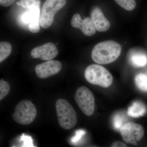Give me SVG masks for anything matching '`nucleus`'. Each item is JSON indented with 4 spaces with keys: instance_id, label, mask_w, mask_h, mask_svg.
<instances>
[{
    "instance_id": "obj_13",
    "label": "nucleus",
    "mask_w": 147,
    "mask_h": 147,
    "mask_svg": "<svg viewBox=\"0 0 147 147\" xmlns=\"http://www.w3.org/2000/svg\"><path fill=\"white\" fill-rule=\"evenodd\" d=\"M147 111V107L143 102L136 101L128 108L127 114L129 117L138 118L144 115Z\"/></svg>"
},
{
    "instance_id": "obj_12",
    "label": "nucleus",
    "mask_w": 147,
    "mask_h": 147,
    "mask_svg": "<svg viewBox=\"0 0 147 147\" xmlns=\"http://www.w3.org/2000/svg\"><path fill=\"white\" fill-rule=\"evenodd\" d=\"M129 59L135 67H144L147 64V55L141 51L131 50L129 55Z\"/></svg>"
},
{
    "instance_id": "obj_8",
    "label": "nucleus",
    "mask_w": 147,
    "mask_h": 147,
    "mask_svg": "<svg viewBox=\"0 0 147 147\" xmlns=\"http://www.w3.org/2000/svg\"><path fill=\"white\" fill-rule=\"evenodd\" d=\"M61 68L60 62L50 60L37 65L35 68V71L38 78L46 79L59 73Z\"/></svg>"
},
{
    "instance_id": "obj_24",
    "label": "nucleus",
    "mask_w": 147,
    "mask_h": 147,
    "mask_svg": "<svg viewBox=\"0 0 147 147\" xmlns=\"http://www.w3.org/2000/svg\"><path fill=\"white\" fill-rule=\"evenodd\" d=\"M111 147H127L126 145L123 143V142H113L112 143V144L111 145Z\"/></svg>"
},
{
    "instance_id": "obj_20",
    "label": "nucleus",
    "mask_w": 147,
    "mask_h": 147,
    "mask_svg": "<svg viewBox=\"0 0 147 147\" xmlns=\"http://www.w3.org/2000/svg\"><path fill=\"white\" fill-rule=\"evenodd\" d=\"M125 119L123 118V116L121 115L120 114L116 115L113 118V126L116 129L120 130L122 126L124 124L123 123Z\"/></svg>"
},
{
    "instance_id": "obj_25",
    "label": "nucleus",
    "mask_w": 147,
    "mask_h": 147,
    "mask_svg": "<svg viewBox=\"0 0 147 147\" xmlns=\"http://www.w3.org/2000/svg\"></svg>"
},
{
    "instance_id": "obj_16",
    "label": "nucleus",
    "mask_w": 147,
    "mask_h": 147,
    "mask_svg": "<svg viewBox=\"0 0 147 147\" xmlns=\"http://www.w3.org/2000/svg\"><path fill=\"white\" fill-rule=\"evenodd\" d=\"M135 84L139 90L147 92V75L144 74H139L135 78Z\"/></svg>"
},
{
    "instance_id": "obj_21",
    "label": "nucleus",
    "mask_w": 147,
    "mask_h": 147,
    "mask_svg": "<svg viewBox=\"0 0 147 147\" xmlns=\"http://www.w3.org/2000/svg\"><path fill=\"white\" fill-rule=\"evenodd\" d=\"M39 21H34L29 24L28 29L33 33H36L40 30Z\"/></svg>"
},
{
    "instance_id": "obj_22",
    "label": "nucleus",
    "mask_w": 147,
    "mask_h": 147,
    "mask_svg": "<svg viewBox=\"0 0 147 147\" xmlns=\"http://www.w3.org/2000/svg\"><path fill=\"white\" fill-rule=\"evenodd\" d=\"M86 133V131L82 129H79L76 131L75 135L71 139L72 143H76L81 139L82 136Z\"/></svg>"
},
{
    "instance_id": "obj_2",
    "label": "nucleus",
    "mask_w": 147,
    "mask_h": 147,
    "mask_svg": "<svg viewBox=\"0 0 147 147\" xmlns=\"http://www.w3.org/2000/svg\"><path fill=\"white\" fill-rule=\"evenodd\" d=\"M56 108L58 122L62 128L69 129L75 126L77 121L76 113L67 100L58 99Z\"/></svg>"
},
{
    "instance_id": "obj_3",
    "label": "nucleus",
    "mask_w": 147,
    "mask_h": 147,
    "mask_svg": "<svg viewBox=\"0 0 147 147\" xmlns=\"http://www.w3.org/2000/svg\"><path fill=\"white\" fill-rule=\"evenodd\" d=\"M85 78L89 83L103 88L110 87L113 82L111 74L102 66L92 64L86 69Z\"/></svg>"
},
{
    "instance_id": "obj_14",
    "label": "nucleus",
    "mask_w": 147,
    "mask_h": 147,
    "mask_svg": "<svg viewBox=\"0 0 147 147\" xmlns=\"http://www.w3.org/2000/svg\"><path fill=\"white\" fill-rule=\"evenodd\" d=\"M40 15V8L28 9L22 15L21 20L24 24H29L34 21H39Z\"/></svg>"
},
{
    "instance_id": "obj_1",
    "label": "nucleus",
    "mask_w": 147,
    "mask_h": 147,
    "mask_svg": "<svg viewBox=\"0 0 147 147\" xmlns=\"http://www.w3.org/2000/svg\"><path fill=\"white\" fill-rule=\"evenodd\" d=\"M121 48L117 42L107 40L99 42L93 48L91 57L95 62L108 64L115 61L121 55Z\"/></svg>"
},
{
    "instance_id": "obj_6",
    "label": "nucleus",
    "mask_w": 147,
    "mask_h": 147,
    "mask_svg": "<svg viewBox=\"0 0 147 147\" xmlns=\"http://www.w3.org/2000/svg\"><path fill=\"white\" fill-rule=\"evenodd\" d=\"M76 103L85 115L90 116L94 110V98L92 92L87 87L82 86L77 90L74 95Z\"/></svg>"
},
{
    "instance_id": "obj_5",
    "label": "nucleus",
    "mask_w": 147,
    "mask_h": 147,
    "mask_svg": "<svg viewBox=\"0 0 147 147\" xmlns=\"http://www.w3.org/2000/svg\"><path fill=\"white\" fill-rule=\"evenodd\" d=\"M36 114V108L31 101L24 100L16 105L12 118L17 123L27 125L34 120Z\"/></svg>"
},
{
    "instance_id": "obj_18",
    "label": "nucleus",
    "mask_w": 147,
    "mask_h": 147,
    "mask_svg": "<svg viewBox=\"0 0 147 147\" xmlns=\"http://www.w3.org/2000/svg\"><path fill=\"white\" fill-rule=\"evenodd\" d=\"M21 5L23 8L31 9L34 8H40V0H20Z\"/></svg>"
},
{
    "instance_id": "obj_19",
    "label": "nucleus",
    "mask_w": 147,
    "mask_h": 147,
    "mask_svg": "<svg viewBox=\"0 0 147 147\" xmlns=\"http://www.w3.org/2000/svg\"><path fill=\"white\" fill-rule=\"evenodd\" d=\"M10 90V86L7 82L1 80L0 81V100L6 96Z\"/></svg>"
},
{
    "instance_id": "obj_23",
    "label": "nucleus",
    "mask_w": 147,
    "mask_h": 147,
    "mask_svg": "<svg viewBox=\"0 0 147 147\" xmlns=\"http://www.w3.org/2000/svg\"><path fill=\"white\" fill-rule=\"evenodd\" d=\"M16 0H0V4L3 7L11 5Z\"/></svg>"
},
{
    "instance_id": "obj_11",
    "label": "nucleus",
    "mask_w": 147,
    "mask_h": 147,
    "mask_svg": "<svg viewBox=\"0 0 147 147\" xmlns=\"http://www.w3.org/2000/svg\"><path fill=\"white\" fill-rule=\"evenodd\" d=\"M91 16L97 31L105 32L110 28V22L105 18L101 9L98 7H96L92 10Z\"/></svg>"
},
{
    "instance_id": "obj_17",
    "label": "nucleus",
    "mask_w": 147,
    "mask_h": 147,
    "mask_svg": "<svg viewBox=\"0 0 147 147\" xmlns=\"http://www.w3.org/2000/svg\"><path fill=\"white\" fill-rule=\"evenodd\" d=\"M121 7L127 11L133 10L136 6L134 0H115Z\"/></svg>"
},
{
    "instance_id": "obj_10",
    "label": "nucleus",
    "mask_w": 147,
    "mask_h": 147,
    "mask_svg": "<svg viewBox=\"0 0 147 147\" xmlns=\"http://www.w3.org/2000/svg\"><path fill=\"white\" fill-rule=\"evenodd\" d=\"M71 25L73 28L81 30L85 35L90 36L96 33V29L91 18L87 17L82 20L79 13L74 15L71 18Z\"/></svg>"
},
{
    "instance_id": "obj_7",
    "label": "nucleus",
    "mask_w": 147,
    "mask_h": 147,
    "mask_svg": "<svg viewBox=\"0 0 147 147\" xmlns=\"http://www.w3.org/2000/svg\"><path fill=\"white\" fill-rule=\"evenodd\" d=\"M122 138L127 144L137 145V142L144 137V130L143 127L134 122L125 123L120 129Z\"/></svg>"
},
{
    "instance_id": "obj_15",
    "label": "nucleus",
    "mask_w": 147,
    "mask_h": 147,
    "mask_svg": "<svg viewBox=\"0 0 147 147\" xmlns=\"http://www.w3.org/2000/svg\"><path fill=\"white\" fill-rule=\"evenodd\" d=\"M12 50L9 42L2 41L0 42V62L5 60L10 55Z\"/></svg>"
},
{
    "instance_id": "obj_4",
    "label": "nucleus",
    "mask_w": 147,
    "mask_h": 147,
    "mask_svg": "<svg viewBox=\"0 0 147 147\" xmlns=\"http://www.w3.org/2000/svg\"><path fill=\"white\" fill-rule=\"evenodd\" d=\"M67 0H46L43 4L39 20L43 28H49L53 24L56 13L64 7Z\"/></svg>"
},
{
    "instance_id": "obj_9",
    "label": "nucleus",
    "mask_w": 147,
    "mask_h": 147,
    "mask_svg": "<svg viewBox=\"0 0 147 147\" xmlns=\"http://www.w3.org/2000/svg\"><path fill=\"white\" fill-rule=\"evenodd\" d=\"M58 50L57 47L52 42L35 47L31 52V56L34 59L39 58L42 60H52L57 56Z\"/></svg>"
}]
</instances>
